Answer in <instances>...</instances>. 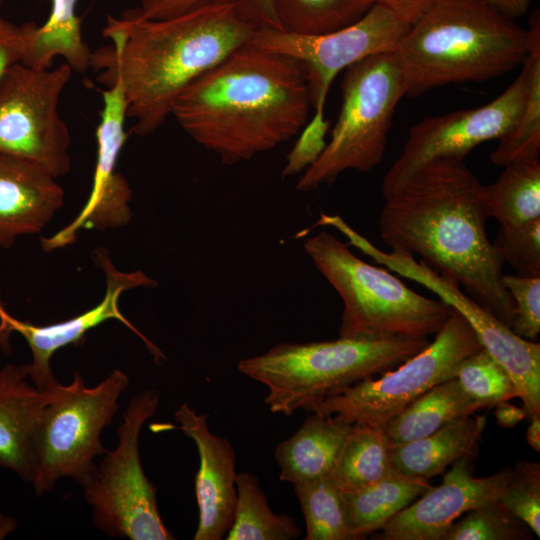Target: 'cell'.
<instances>
[{
	"label": "cell",
	"instance_id": "obj_1",
	"mask_svg": "<svg viewBox=\"0 0 540 540\" xmlns=\"http://www.w3.org/2000/svg\"><path fill=\"white\" fill-rule=\"evenodd\" d=\"M382 241L450 278L510 327L514 303L501 282L503 260L486 233L485 186L463 157L433 160L384 199Z\"/></svg>",
	"mask_w": 540,
	"mask_h": 540
},
{
	"label": "cell",
	"instance_id": "obj_2",
	"mask_svg": "<svg viewBox=\"0 0 540 540\" xmlns=\"http://www.w3.org/2000/svg\"><path fill=\"white\" fill-rule=\"evenodd\" d=\"M259 26L240 5L209 6L166 19H145L135 10L107 17L103 35L113 46L92 52L98 81L118 77L124 87L132 132L146 136L171 115L179 95L194 81L248 44Z\"/></svg>",
	"mask_w": 540,
	"mask_h": 540
},
{
	"label": "cell",
	"instance_id": "obj_3",
	"mask_svg": "<svg viewBox=\"0 0 540 540\" xmlns=\"http://www.w3.org/2000/svg\"><path fill=\"white\" fill-rule=\"evenodd\" d=\"M311 108L302 63L248 43L190 84L171 115L196 143L234 165L297 136Z\"/></svg>",
	"mask_w": 540,
	"mask_h": 540
},
{
	"label": "cell",
	"instance_id": "obj_4",
	"mask_svg": "<svg viewBox=\"0 0 540 540\" xmlns=\"http://www.w3.org/2000/svg\"><path fill=\"white\" fill-rule=\"evenodd\" d=\"M529 30L483 0H439L410 25L395 53L406 95L487 81L521 66Z\"/></svg>",
	"mask_w": 540,
	"mask_h": 540
},
{
	"label": "cell",
	"instance_id": "obj_5",
	"mask_svg": "<svg viewBox=\"0 0 540 540\" xmlns=\"http://www.w3.org/2000/svg\"><path fill=\"white\" fill-rule=\"evenodd\" d=\"M428 343V338L403 337L284 342L240 360L237 368L266 386L264 402L272 413L289 416L398 366Z\"/></svg>",
	"mask_w": 540,
	"mask_h": 540
},
{
	"label": "cell",
	"instance_id": "obj_6",
	"mask_svg": "<svg viewBox=\"0 0 540 540\" xmlns=\"http://www.w3.org/2000/svg\"><path fill=\"white\" fill-rule=\"evenodd\" d=\"M304 250L343 302L339 337L428 338L452 313L442 300L423 296L371 265L327 231L308 238Z\"/></svg>",
	"mask_w": 540,
	"mask_h": 540
},
{
	"label": "cell",
	"instance_id": "obj_7",
	"mask_svg": "<svg viewBox=\"0 0 540 540\" xmlns=\"http://www.w3.org/2000/svg\"><path fill=\"white\" fill-rule=\"evenodd\" d=\"M344 71L337 121L323 152L300 176L298 191L331 184L347 170L368 172L385 154L394 113L406 96L395 53L366 57Z\"/></svg>",
	"mask_w": 540,
	"mask_h": 540
},
{
	"label": "cell",
	"instance_id": "obj_8",
	"mask_svg": "<svg viewBox=\"0 0 540 540\" xmlns=\"http://www.w3.org/2000/svg\"><path fill=\"white\" fill-rule=\"evenodd\" d=\"M128 376L114 369L101 382L88 387L79 372L70 384L58 383L45 405L34 444L31 484L35 494L51 491L62 478L81 485L95 468V458L106 449L101 433L119 409Z\"/></svg>",
	"mask_w": 540,
	"mask_h": 540
},
{
	"label": "cell",
	"instance_id": "obj_9",
	"mask_svg": "<svg viewBox=\"0 0 540 540\" xmlns=\"http://www.w3.org/2000/svg\"><path fill=\"white\" fill-rule=\"evenodd\" d=\"M160 393L148 389L128 403L118 426V444L80 485L95 526L113 538L172 540L159 513L156 487L146 476L139 452L144 423L159 406Z\"/></svg>",
	"mask_w": 540,
	"mask_h": 540
},
{
	"label": "cell",
	"instance_id": "obj_10",
	"mask_svg": "<svg viewBox=\"0 0 540 540\" xmlns=\"http://www.w3.org/2000/svg\"><path fill=\"white\" fill-rule=\"evenodd\" d=\"M483 348L456 310L421 351L381 376L368 377L314 404L308 411L349 424L384 427L433 386L455 377L459 364Z\"/></svg>",
	"mask_w": 540,
	"mask_h": 540
},
{
	"label": "cell",
	"instance_id": "obj_11",
	"mask_svg": "<svg viewBox=\"0 0 540 540\" xmlns=\"http://www.w3.org/2000/svg\"><path fill=\"white\" fill-rule=\"evenodd\" d=\"M529 52L515 80L491 102L424 118L409 129L403 150L382 180L385 198L396 192L428 162L463 157L477 145L501 139L518 122L524 108L534 63L540 58V20L534 12L529 27Z\"/></svg>",
	"mask_w": 540,
	"mask_h": 540
},
{
	"label": "cell",
	"instance_id": "obj_12",
	"mask_svg": "<svg viewBox=\"0 0 540 540\" xmlns=\"http://www.w3.org/2000/svg\"><path fill=\"white\" fill-rule=\"evenodd\" d=\"M73 70L63 62L36 69L21 62L0 81V153L31 160L55 178L70 171L71 136L58 105Z\"/></svg>",
	"mask_w": 540,
	"mask_h": 540
},
{
	"label": "cell",
	"instance_id": "obj_13",
	"mask_svg": "<svg viewBox=\"0 0 540 540\" xmlns=\"http://www.w3.org/2000/svg\"><path fill=\"white\" fill-rule=\"evenodd\" d=\"M410 25L374 4L358 21L316 35H301L259 27L249 44L296 59L305 68L313 111H325L335 77L356 62L379 53L395 52Z\"/></svg>",
	"mask_w": 540,
	"mask_h": 540
},
{
	"label": "cell",
	"instance_id": "obj_14",
	"mask_svg": "<svg viewBox=\"0 0 540 540\" xmlns=\"http://www.w3.org/2000/svg\"><path fill=\"white\" fill-rule=\"evenodd\" d=\"M94 261L105 274L106 290L103 299L94 307L67 320L49 325H35L22 321L4 312L0 316V343L5 348L8 336L12 332L20 334L28 344L32 361L27 364L31 382L42 391L53 389L58 381L51 368L53 355L68 345L84 342L87 332L98 325L117 320L133 330L149 346L157 357V350L133 325L119 309V298L127 290L137 287H156L157 282L140 270L122 272L113 264L109 252L98 247L93 253Z\"/></svg>",
	"mask_w": 540,
	"mask_h": 540
},
{
	"label": "cell",
	"instance_id": "obj_15",
	"mask_svg": "<svg viewBox=\"0 0 540 540\" xmlns=\"http://www.w3.org/2000/svg\"><path fill=\"white\" fill-rule=\"evenodd\" d=\"M104 83L108 88L102 90L103 109L96 129L97 157L91 191L72 222L41 240L42 249L46 252L72 244L82 228H117L128 224L132 218L129 206L132 190L125 177L116 171L119 154L128 135L125 131L128 102L118 77Z\"/></svg>",
	"mask_w": 540,
	"mask_h": 540
},
{
	"label": "cell",
	"instance_id": "obj_16",
	"mask_svg": "<svg viewBox=\"0 0 540 540\" xmlns=\"http://www.w3.org/2000/svg\"><path fill=\"white\" fill-rule=\"evenodd\" d=\"M472 459L462 457L431 486L398 512L373 538L381 540H442L449 526L471 509L499 500L511 475L506 467L487 477H476Z\"/></svg>",
	"mask_w": 540,
	"mask_h": 540
},
{
	"label": "cell",
	"instance_id": "obj_17",
	"mask_svg": "<svg viewBox=\"0 0 540 540\" xmlns=\"http://www.w3.org/2000/svg\"><path fill=\"white\" fill-rule=\"evenodd\" d=\"M174 417L199 454L195 475L199 521L193 539L221 540L233 522L237 498L233 446L210 431L207 415L198 414L187 403L180 405Z\"/></svg>",
	"mask_w": 540,
	"mask_h": 540
},
{
	"label": "cell",
	"instance_id": "obj_18",
	"mask_svg": "<svg viewBox=\"0 0 540 540\" xmlns=\"http://www.w3.org/2000/svg\"><path fill=\"white\" fill-rule=\"evenodd\" d=\"M39 164L0 153V249L36 234L63 205L64 190Z\"/></svg>",
	"mask_w": 540,
	"mask_h": 540
},
{
	"label": "cell",
	"instance_id": "obj_19",
	"mask_svg": "<svg viewBox=\"0 0 540 540\" xmlns=\"http://www.w3.org/2000/svg\"><path fill=\"white\" fill-rule=\"evenodd\" d=\"M51 390L42 391L31 382L27 364L0 369V468L29 483L36 432Z\"/></svg>",
	"mask_w": 540,
	"mask_h": 540
},
{
	"label": "cell",
	"instance_id": "obj_20",
	"mask_svg": "<svg viewBox=\"0 0 540 540\" xmlns=\"http://www.w3.org/2000/svg\"><path fill=\"white\" fill-rule=\"evenodd\" d=\"M486 415L475 413L455 419L433 433L391 448L394 468L407 476L426 480L441 475L462 457L476 455Z\"/></svg>",
	"mask_w": 540,
	"mask_h": 540
},
{
	"label": "cell",
	"instance_id": "obj_21",
	"mask_svg": "<svg viewBox=\"0 0 540 540\" xmlns=\"http://www.w3.org/2000/svg\"><path fill=\"white\" fill-rule=\"evenodd\" d=\"M311 413L275 450L280 479L292 485L331 475L352 426L332 415Z\"/></svg>",
	"mask_w": 540,
	"mask_h": 540
},
{
	"label": "cell",
	"instance_id": "obj_22",
	"mask_svg": "<svg viewBox=\"0 0 540 540\" xmlns=\"http://www.w3.org/2000/svg\"><path fill=\"white\" fill-rule=\"evenodd\" d=\"M77 4L78 0H51L44 24H23L26 46L21 63L46 69L56 57H61L75 72L91 68L92 51L83 38Z\"/></svg>",
	"mask_w": 540,
	"mask_h": 540
},
{
	"label": "cell",
	"instance_id": "obj_23",
	"mask_svg": "<svg viewBox=\"0 0 540 540\" xmlns=\"http://www.w3.org/2000/svg\"><path fill=\"white\" fill-rule=\"evenodd\" d=\"M484 408L461 388L454 377L433 386L411 402L384 426V431L391 449L427 436L455 419Z\"/></svg>",
	"mask_w": 540,
	"mask_h": 540
},
{
	"label": "cell",
	"instance_id": "obj_24",
	"mask_svg": "<svg viewBox=\"0 0 540 540\" xmlns=\"http://www.w3.org/2000/svg\"><path fill=\"white\" fill-rule=\"evenodd\" d=\"M431 487L428 480L396 472L355 492H343L352 540L380 531L398 512Z\"/></svg>",
	"mask_w": 540,
	"mask_h": 540
},
{
	"label": "cell",
	"instance_id": "obj_25",
	"mask_svg": "<svg viewBox=\"0 0 540 540\" xmlns=\"http://www.w3.org/2000/svg\"><path fill=\"white\" fill-rule=\"evenodd\" d=\"M390 450L384 427L352 424L331 475L342 492L367 488L398 472Z\"/></svg>",
	"mask_w": 540,
	"mask_h": 540
},
{
	"label": "cell",
	"instance_id": "obj_26",
	"mask_svg": "<svg viewBox=\"0 0 540 540\" xmlns=\"http://www.w3.org/2000/svg\"><path fill=\"white\" fill-rule=\"evenodd\" d=\"M489 217L512 228L540 217V161L524 159L504 166L500 177L485 186Z\"/></svg>",
	"mask_w": 540,
	"mask_h": 540
},
{
	"label": "cell",
	"instance_id": "obj_27",
	"mask_svg": "<svg viewBox=\"0 0 540 540\" xmlns=\"http://www.w3.org/2000/svg\"><path fill=\"white\" fill-rule=\"evenodd\" d=\"M236 505L227 540H291L301 534L300 527L287 514H276L256 475L237 473Z\"/></svg>",
	"mask_w": 540,
	"mask_h": 540
},
{
	"label": "cell",
	"instance_id": "obj_28",
	"mask_svg": "<svg viewBox=\"0 0 540 540\" xmlns=\"http://www.w3.org/2000/svg\"><path fill=\"white\" fill-rule=\"evenodd\" d=\"M278 29L301 35L335 31L362 18L374 0H270Z\"/></svg>",
	"mask_w": 540,
	"mask_h": 540
},
{
	"label": "cell",
	"instance_id": "obj_29",
	"mask_svg": "<svg viewBox=\"0 0 540 540\" xmlns=\"http://www.w3.org/2000/svg\"><path fill=\"white\" fill-rule=\"evenodd\" d=\"M293 487L305 519V540H352L343 492L332 475Z\"/></svg>",
	"mask_w": 540,
	"mask_h": 540
},
{
	"label": "cell",
	"instance_id": "obj_30",
	"mask_svg": "<svg viewBox=\"0 0 540 540\" xmlns=\"http://www.w3.org/2000/svg\"><path fill=\"white\" fill-rule=\"evenodd\" d=\"M531 529L499 500L469 510L447 529L442 540H527Z\"/></svg>",
	"mask_w": 540,
	"mask_h": 540
},
{
	"label": "cell",
	"instance_id": "obj_31",
	"mask_svg": "<svg viewBox=\"0 0 540 540\" xmlns=\"http://www.w3.org/2000/svg\"><path fill=\"white\" fill-rule=\"evenodd\" d=\"M490 154L497 166L524 159L539 158L540 154V58L533 66L529 90L520 118L513 129L498 140Z\"/></svg>",
	"mask_w": 540,
	"mask_h": 540
},
{
	"label": "cell",
	"instance_id": "obj_32",
	"mask_svg": "<svg viewBox=\"0 0 540 540\" xmlns=\"http://www.w3.org/2000/svg\"><path fill=\"white\" fill-rule=\"evenodd\" d=\"M455 378L471 398L486 408L518 397L517 388L507 371L484 348L459 364Z\"/></svg>",
	"mask_w": 540,
	"mask_h": 540
},
{
	"label": "cell",
	"instance_id": "obj_33",
	"mask_svg": "<svg viewBox=\"0 0 540 540\" xmlns=\"http://www.w3.org/2000/svg\"><path fill=\"white\" fill-rule=\"evenodd\" d=\"M499 501L522 520L537 537L540 536V464L520 460Z\"/></svg>",
	"mask_w": 540,
	"mask_h": 540
},
{
	"label": "cell",
	"instance_id": "obj_34",
	"mask_svg": "<svg viewBox=\"0 0 540 540\" xmlns=\"http://www.w3.org/2000/svg\"><path fill=\"white\" fill-rule=\"evenodd\" d=\"M493 245L518 275L540 276V217L516 227H501Z\"/></svg>",
	"mask_w": 540,
	"mask_h": 540
},
{
	"label": "cell",
	"instance_id": "obj_35",
	"mask_svg": "<svg viewBox=\"0 0 540 540\" xmlns=\"http://www.w3.org/2000/svg\"><path fill=\"white\" fill-rule=\"evenodd\" d=\"M502 285L514 303L510 329L517 336L538 342L540 333V276L503 274Z\"/></svg>",
	"mask_w": 540,
	"mask_h": 540
},
{
	"label": "cell",
	"instance_id": "obj_36",
	"mask_svg": "<svg viewBox=\"0 0 540 540\" xmlns=\"http://www.w3.org/2000/svg\"><path fill=\"white\" fill-rule=\"evenodd\" d=\"M330 122L325 111H313L309 121L299 132L292 150L287 155L286 164L281 172L282 178L299 174L312 165L326 146V135Z\"/></svg>",
	"mask_w": 540,
	"mask_h": 540
},
{
	"label": "cell",
	"instance_id": "obj_37",
	"mask_svg": "<svg viewBox=\"0 0 540 540\" xmlns=\"http://www.w3.org/2000/svg\"><path fill=\"white\" fill-rule=\"evenodd\" d=\"M244 0H140L135 12L145 19H166L196 9L220 6L241 5Z\"/></svg>",
	"mask_w": 540,
	"mask_h": 540
},
{
	"label": "cell",
	"instance_id": "obj_38",
	"mask_svg": "<svg viewBox=\"0 0 540 540\" xmlns=\"http://www.w3.org/2000/svg\"><path fill=\"white\" fill-rule=\"evenodd\" d=\"M26 46L24 26L0 15V81L6 71L22 61Z\"/></svg>",
	"mask_w": 540,
	"mask_h": 540
},
{
	"label": "cell",
	"instance_id": "obj_39",
	"mask_svg": "<svg viewBox=\"0 0 540 540\" xmlns=\"http://www.w3.org/2000/svg\"><path fill=\"white\" fill-rule=\"evenodd\" d=\"M439 0H374L401 21L411 25Z\"/></svg>",
	"mask_w": 540,
	"mask_h": 540
},
{
	"label": "cell",
	"instance_id": "obj_40",
	"mask_svg": "<svg viewBox=\"0 0 540 540\" xmlns=\"http://www.w3.org/2000/svg\"><path fill=\"white\" fill-rule=\"evenodd\" d=\"M240 6L259 27L278 29L270 0H244Z\"/></svg>",
	"mask_w": 540,
	"mask_h": 540
},
{
	"label": "cell",
	"instance_id": "obj_41",
	"mask_svg": "<svg viewBox=\"0 0 540 540\" xmlns=\"http://www.w3.org/2000/svg\"><path fill=\"white\" fill-rule=\"evenodd\" d=\"M495 417L501 427L512 428L520 421L527 418L526 410L508 401L500 402L495 406Z\"/></svg>",
	"mask_w": 540,
	"mask_h": 540
},
{
	"label": "cell",
	"instance_id": "obj_42",
	"mask_svg": "<svg viewBox=\"0 0 540 540\" xmlns=\"http://www.w3.org/2000/svg\"><path fill=\"white\" fill-rule=\"evenodd\" d=\"M515 19L527 13L532 0H483Z\"/></svg>",
	"mask_w": 540,
	"mask_h": 540
},
{
	"label": "cell",
	"instance_id": "obj_43",
	"mask_svg": "<svg viewBox=\"0 0 540 540\" xmlns=\"http://www.w3.org/2000/svg\"><path fill=\"white\" fill-rule=\"evenodd\" d=\"M529 419V426L526 431L527 443L536 450L540 451V414L531 416Z\"/></svg>",
	"mask_w": 540,
	"mask_h": 540
},
{
	"label": "cell",
	"instance_id": "obj_44",
	"mask_svg": "<svg viewBox=\"0 0 540 540\" xmlns=\"http://www.w3.org/2000/svg\"><path fill=\"white\" fill-rule=\"evenodd\" d=\"M17 527V522L14 518L0 512V539L6 538Z\"/></svg>",
	"mask_w": 540,
	"mask_h": 540
},
{
	"label": "cell",
	"instance_id": "obj_45",
	"mask_svg": "<svg viewBox=\"0 0 540 540\" xmlns=\"http://www.w3.org/2000/svg\"><path fill=\"white\" fill-rule=\"evenodd\" d=\"M4 311H5V310H4V308H3V306H2V303H1V301H0V315H1Z\"/></svg>",
	"mask_w": 540,
	"mask_h": 540
},
{
	"label": "cell",
	"instance_id": "obj_46",
	"mask_svg": "<svg viewBox=\"0 0 540 540\" xmlns=\"http://www.w3.org/2000/svg\"><path fill=\"white\" fill-rule=\"evenodd\" d=\"M2 3H3V0H0V8H1Z\"/></svg>",
	"mask_w": 540,
	"mask_h": 540
}]
</instances>
